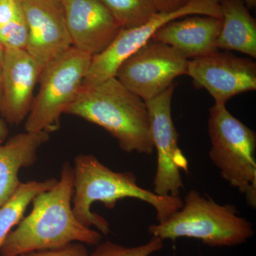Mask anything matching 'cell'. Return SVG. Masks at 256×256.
I'll list each match as a JSON object with an SVG mask.
<instances>
[{
    "mask_svg": "<svg viewBox=\"0 0 256 256\" xmlns=\"http://www.w3.org/2000/svg\"><path fill=\"white\" fill-rule=\"evenodd\" d=\"M92 57L72 46L44 69L25 131L50 133L60 128V117L82 89Z\"/></svg>",
    "mask_w": 256,
    "mask_h": 256,
    "instance_id": "8992f818",
    "label": "cell"
},
{
    "mask_svg": "<svg viewBox=\"0 0 256 256\" xmlns=\"http://www.w3.org/2000/svg\"><path fill=\"white\" fill-rule=\"evenodd\" d=\"M158 12H170L183 8L191 0H152Z\"/></svg>",
    "mask_w": 256,
    "mask_h": 256,
    "instance_id": "603a6c76",
    "label": "cell"
},
{
    "mask_svg": "<svg viewBox=\"0 0 256 256\" xmlns=\"http://www.w3.org/2000/svg\"><path fill=\"white\" fill-rule=\"evenodd\" d=\"M222 26V18L190 15L165 24L152 40L170 45L186 60H194L218 50L216 42Z\"/></svg>",
    "mask_w": 256,
    "mask_h": 256,
    "instance_id": "5bb4252c",
    "label": "cell"
},
{
    "mask_svg": "<svg viewBox=\"0 0 256 256\" xmlns=\"http://www.w3.org/2000/svg\"><path fill=\"white\" fill-rule=\"evenodd\" d=\"M18 256H90V254L84 244L74 242L64 246L36 250Z\"/></svg>",
    "mask_w": 256,
    "mask_h": 256,
    "instance_id": "44dd1931",
    "label": "cell"
},
{
    "mask_svg": "<svg viewBox=\"0 0 256 256\" xmlns=\"http://www.w3.org/2000/svg\"><path fill=\"white\" fill-rule=\"evenodd\" d=\"M210 158L222 178L245 195L248 204L256 206V134L234 117L226 105L210 110Z\"/></svg>",
    "mask_w": 256,
    "mask_h": 256,
    "instance_id": "5b68a950",
    "label": "cell"
},
{
    "mask_svg": "<svg viewBox=\"0 0 256 256\" xmlns=\"http://www.w3.org/2000/svg\"><path fill=\"white\" fill-rule=\"evenodd\" d=\"M222 26L217 48L256 58V21L242 0H220Z\"/></svg>",
    "mask_w": 256,
    "mask_h": 256,
    "instance_id": "2e32d148",
    "label": "cell"
},
{
    "mask_svg": "<svg viewBox=\"0 0 256 256\" xmlns=\"http://www.w3.org/2000/svg\"><path fill=\"white\" fill-rule=\"evenodd\" d=\"M50 134L25 131L4 144L0 141V207L18 191L22 183L18 178L20 170L35 164L38 150L50 140Z\"/></svg>",
    "mask_w": 256,
    "mask_h": 256,
    "instance_id": "9a60e30c",
    "label": "cell"
},
{
    "mask_svg": "<svg viewBox=\"0 0 256 256\" xmlns=\"http://www.w3.org/2000/svg\"><path fill=\"white\" fill-rule=\"evenodd\" d=\"M64 114L76 116L104 128L126 152L150 156L154 152L146 102L116 77L90 86H82Z\"/></svg>",
    "mask_w": 256,
    "mask_h": 256,
    "instance_id": "3957f363",
    "label": "cell"
},
{
    "mask_svg": "<svg viewBox=\"0 0 256 256\" xmlns=\"http://www.w3.org/2000/svg\"><path fill=\"white\" fill-rule=\"evenodd\" d=\"M152 236L163 240L191 238L210 247H232L254 235L250 222L239 215L236 207L222 205L192 190L181 208L162 223L148 227Z\"/></svg>",
    "mask_w": 256,
    "mask_h": 256,
    "instance_id": "277c9868",
    "label": "cell"
},
{
    "mask_svg": "<svg viewBox=\"0 0 256 256\" xmlns=\"http://www.w3.org/2000/svg\"><path fill=\"white\" fill-rule=\"evenodd\" d=\"M57 182L56 178H50L44 181L22 182L9 201L0 207V248L8 234L22 220L34 198L53 188Z\"/></svg>",
    "mask_w": 256,
    "mask_h": 256,
    "instance_id": "e0dca14e",
    "label": "cell"
},
{
    "mask_svg": "<svg viewBox=\"0 0 256 256\" xmlns=\"http://www.w3.org/2000/svg\"><path fill=\"white\" fill-rule=\"evenodd\" d=\"M164 240L152 236L149 242L134 247H124L107 240L96 246L90 256H150L160 252L164 247Z\"/></svg>",
    "mask_w": 256,
    "mask_h": 256,
    "instance_id": "d6986e66",
    "label": "cell"
},
{
    "mask_svg": "<svg viewBox=\"0 0 256 256\" xmlns=\"http://www.w3.org/2000/svg\"><path fill=\"white\" fill-rule=\"evenodd\" d=\"M248 8L252 9L256 6V0H242Z\"/></svg>",
    "mask_w": 256,
    "mask_h": 256,
    "instance_id": "484cf974",
    "label": "cell"
},
{
    "mask_svg": "<svg viewBox=\"0 0 256 256\" xmlns=\"http://www.w3.org/2000/svg\"><path fill=\"white\" fill-rule=\"evenodd\" d=\"M28 36V24L22 6L14 20L0 26V45L4 50H26Z\"/></svg>",
    "mask_w": 256,
    "mask_h": 256,
    "instance_id": "ffe728a7",
    "label": "cell"
},
{
    "mask_svg": "<svg viewBox=\"0 0 256 256\" xmlns=\"http://www.w3.org/2000/svg\"><path fill=\"white\" fill-rule=\"evenodd\" d=\"M41 70L26 50H4L0 116L10 124L26 118Z\"/></svg>",
    "mask_w": 256,
    "mask_h": 256,
    "instance_id": "4fadbf2b",
    "label": "cell"
},
{
    "mask_svg": "<svg viewBox=\"0 0 256 256\" xmlns=\"http://www.w3.org/2000/svg\"><path fill=\"white\" fill-rule=\"evenodd\" d=\"M72 46L94 56L112 43L121 26L100 0H62Z\"/></svg>",
    "mask_w": 256,
    "mask_h": 256,
    "instance_id": "7c38bea8",
    "label": "cell"
},
{
    "mask_svg": "<svg viewBox=\"0 0 256 256\" xmlns=\"http://www.w3.org/2000/svg\"><path fill=\"white\" fill-rule=\"evenodd\" d=\"M8 133H9V131H8L6 122L0 116V141L1 142H4L5 140H6Z\"/></svg>",
    "mask_w": 256,
    "mask_h": 256,
    "instance_id": "cb8c5ba5",
    "label": "cell"
},
{
    "mask_svg": "<svg viewBox=\"0 0 256 256\" xmlns=\"http://www.w3.org/2000/svg\"><path fill=\"white\" fill-rule=\"evenodd\" d=\"M21 9V0H0V26L14 20Z\"/></svg>",
    "mask_w": 256,
    "mask_h": 256,
    "instance_id": "7402d4cb",
    "label": "cell"
},
{
    "mask_svg": "<svg viewBox=\"0 0 256 256\" xmlns=\"http://www.w3.org/2000/svg\"><path fill=\"white\" fill-rule=\"evenodd\" d=\"M73 192V166L65 162L60 180L53 188L34 198L30 214L23 217L8 234L0 248V256H18L74 242L98 245L101 234L82 225L74 215Z\"/></svg>",
    "mask_w": 256,
    "mask_h": 256,
    "instance_id": "6da1fadb",
    "label": "cell"
},
{
    "mask_svg": "<svg viewBox=\"0 0 256 256\" xmlns=\"http://www.w3.org/2000/svg\"><path fill=\"white\" fill-rule=\"evenodd\" d=\"M188 75L206 89L215 104L226 105L235 96L256 90V63L229 52L188 60Z\"/></svg>",
    "mask_w": 256,
    "mask_h": 256,
    "instance_id": "30bf717a",
    "label": "cell"
},
{
    "mask_svg": "<svg viewBox=\"0 0 256 256\" xmlns=\"http://www.w3.org/2000/svg\"><path fill=\"white\" fill-rule=\"evenodd\" d=\"M122 28H133L148 22L156 12L152 0H100Z\"/></svg>",
    "mask_w": 256,
    "mask_h": 256,
    "instance_id": "ac0fdd59",
    "label": "cell"
},
{
    "mask_svg": "<svg viewBox=\"0 0 256 256\" xmlns=\"http://www.w3.org/2000/svg\"><path fill=\"white\" fill-rule=\"evenodd\" d=\"M28 28L26 52L42 72L72 47L62 0H21Z\"/></svg>",
    "mask_w": 256,
    "mask_h": 256,
    "instance_id": "8fae6325",
    "label": "cell"
},
{
    "mask_svg": "<svg viewBox=\"0 0 256 256\" xmlns=\"http://www.w3.org/2000/svg\"><path fill=\"white\" fill-rule=\"evenodd\" d=\"M176 84L144 101L149 112L153 144L158 154L154 192L178 197L184 188L181 170L188 172V162L178 148V134L172 117V100Z\"/></svg>",
    "mask_w": 256,
    "mask_h": 256,
    "instance_id": "9c48e42d",
    "label": "cell"
},
{
    "mask_svg": "<svg viewBox=\"0 0 256 256\" xmlns=\"http://www.w3.org/2000/svg\"><path fill=\"white\" fill-rule=\"evenodd\" d=\"M195 14L222 18L220 0H191L188 4L175 11L156 12L142 26L121 28L106 50L92 57L82 86H90L116 77V72L122 62L144 46L165 24Z\"/></svg>",
    "mask_w": 256,
    "mask_h": 256,
    "instance_id": "52a82bcc",
    "label": "cell"
},
{
    "mask_svg": "<svg viewBox=\"0 0 256 256\" xmlns=\"http://www.w3.org/2000/svg\"><path fill=\"white\" fill-rule=\"evenodd\" d=\"M188 60L162 42L151 40L122 62L116 78L146 101L156 97L188 74Z\"/></svg>",
    "mask_w": 256,
    "mask_h": 256,
    "instance_id": "ba28073f",
    "label": "cell"
},
{
    "mask_svg": "<svg viewBox=\"0 0 256 256\" xmlns=\"http://www.w3.org/2000/svg\"><path fill=\"white\" fill-rule=\"evenodd\" d=\"M73 170L74 215L82 225L88 228L95 226L104 235L110 233V224L105 218L92 212V206L96 202L112 210L120 200L137 198L154 207L158 223L168 220L183 206L180 196H159L140 188L132 172L112 171L92 154L76 156Z\"/></svg>",
    "mask_w": 256,
    "mask_h": 256,
    "instance_id": "7a4b0ae2",
    "label": "cell"
},
{
    "mask_svg": "<svg viewBox=\"0 0 256 256\" xmlns=\"http://www.w3.org/2000/svg\"><path fill=\"white\" fill-rule=\"evenodd\" d=\"M4 50L0 45V107L2 101V75L3 60H4Z\"/></svg>",
    "mask_w": 256,
    "mask_h": 256,
    "instance_id": "d4e9b609",
    "label": "cell"
}]
</instances>
